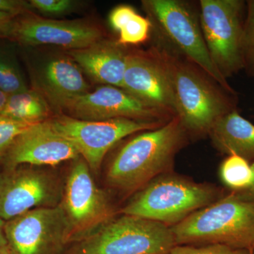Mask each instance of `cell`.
Instances as JSON below:
<instances>
[{"mask_svg": "<svg viewBox=\"0 0 254 254\" xmlns=\"http://www.w3.org/2000/svg\"><path fill=\"white\" fill-rule=\"evenodd\" d=\"M190 139L177 116L155 129L139 132L112 159L105 173L107 185L131 196L155 177L174 171L176 155Z\"/></svg>", "mask_w": 254, "mask_h": 254, "instance_id": "obj_1", "label": "cell"}, {"mask_svg": "<svg viewBox=\"0 0 254 254\" xmlns=\"http://www.w3.org/2000/svg\"><path fill=\"white\" fill-rule=\"evenodd\" d=\"M155 46L168 68L176 116L190 139L208 136L218 118L237 110V94L226 91L203 69L160 41Z\"/></svg>", "mask_w": 254, "mask_h": 254, "instance_id": "obj_2", "label": "cell"}, {"mask_svg": "<svg viewBox=\"0 0 254 254\" xmlns=\"http://www.w3.org/2000/svg\"><path fill=\"white\" fill-rule=\"evenodd\" d=\"M227 191L213 184L196 182L170 172L155 177L135 192L120 212L172 227L217 201Z\"/></svg>", "mask_w": 254, "mask_h": 254, "instance_id": "obj_3", "label": "cell"}, {"mask_svg": "<svg viewBox=\"0 0 254 254\" xmlns=\"http://www.w3.org/2000/svg\"><path fill=\"white\" fill-rule=\"evenodd\" d=\"M171 230L176 245H223L253 250L254 200L228 190Z\"/></svg>", "mask_w": 254, "mask_h": 254, "instance_id": "obj_4", "label": "cell"}, {"mask_svg": "<svg viewBox=\"0 0 254 254\" xmlns=\"http://www.w3.org/2000/svg\"><path fill=\"white\" fill-rule=\"evenodd\" d=\"M142 5L158 33V41L203 69L226 91L237 94L210 58L198 9L183 0H143Z\"/></svg>", "mask_w": 254, "mask_h": 254, "instance_id": "obj_5", "label": "cell"}, {"mask_svg": "<svg viewBox=\"0 0 254 254\" xmlns=\"http://www.w3.org/2000/svg\"><path fill=\"white\" fill-rule=\"evenodd\" d=\"M175 246L171 227L121 214L70 245L64 254H169Z\"/></svg>", "mask_w": 254, "mask_h": 254, "instance_id": "obj_6", "label": "cell"}, {"mask_svg": "<svg viewBox=\"0 0 254 254\" xmlns=\"http://www.w3.org/2000/svg\"><path fill=\"white\" fill-rule=\"evenodd\" d=\"M200 27L210 58L225 79L243 70L242 42L247 1L200 0Z\"/></svg>", "mask_w": 254, "mask_h": 254, "instance_id": "obj_7", "label": "cell"}, {"mask_svg": "<svg viewBox=\"0 0 254 254\" xmlns=\"http://www.w3.org/2000/svg\"><path fill=\"white\" fill-rule=\"evenodd\" d=\"M73 162L60 204L69 225L71 245L89 236L116 215L109 195L95 184L86 161L80 157Z\"/></svg>", "mask_w": 254, "mask_h": 254, "instance_id": "obj_8", "label": "cell"}, {"mask_svg": "<svg viewBox=\"0 0 254 254\" xmlns=\"http://www.w3.org/2000/svg\"><path fill=\"white\" fill-rule=\"evenodd\" d=\"M55 131L71 142L91 170H99L108 152L124 138L155 129L166 123L114 119L86 121L61 115L48 120ZM168 123V122H167Z\"/></svg>", "mask_w": 254, "mask_h": 254, "instance_id": "obj_9", "label": "cell"}, {"mask_svg": "<svg viewBox=\"0 0 254 254\" xmlns=\"http://www.w3.org/2000/svg\"><path fill=\"white\" fill-rule=\"evenodd\" d=\"M64 182L42 167L22 165L0 172V218L7 221L29 210L59 205Z\"/></svg>", "mask_w": 254, "mask_h": 254, "instance_id": "obj_10", "label": "cell"}, {"mask_svg": "<svg viewBox=\"0 0 254 254\" xmlns=\"http://www.w3.org/2000/svg\"><path fill=\"white\" fill-rule=\"evenodd\" d=\"M14 254H64L71 245L67 220L60 205L29 210L5 222Z\"/></svg>", "mask_w": 254, "mask_h": 254, "instance_id": "obj_11", "label": "cell"}, {"mask_svg": "<svg viewBox=\"0 0 254 254\" xmlns=\"http://www.w3.org/2000/svg\"><path fill=\"white\" fill-rule=\"evenodd\" d=\"M123 88L145 104L176 116L168 68L156 46L128 52Z\"/></svg>", "mask_w": 254, "mask_h": 254, "instance_id": "obj_12", "label": "cell"}, {"mask_svg": "<svg viewBox=\"0 0 254 254\" xmlns=\"http://www.w3.org/2000/svg\"><path fill=\"white\" fill-rule=\"evenodd\" d=\"M25 14L15 18L9 40L24 46L51 45L80 50L101 41V30L81 20L58 21Z\"/></svg>", "mask_w": 254, "mask_h": 254, "instance_id": "obj_13", "label": "cell"}, {"mask_svg": "<svg viewBox=\"0 0 254 254\" xmlns=\"http://www.w3.org/2000/svg\"><path fill=\"white\" fill-rule=\"evenodd\" d=\"M66 111L68 116L86 121L125 118L167 123L173 118L165 112L145 104L123 88L106 85L81 95Z\"/></svg>", "mask_w": 254, "mask_h": 254, "instance_id": "obj_14", "label": "cell"}, {"mask_svg": "<svg viewBox=\"0 0 254 254\" xmlns=\"http://www.w3.org/2000/svg\"><path fill=\"white\" fill-rule=\"evenodd\" d=\"M77 149L55 131L49 121L36 124L15 140L4 157L3 169L19 165L56 166L64 162L80 158Z\"/></svg>", "mask_w": 254, "mask_h": 254, "instance_id": "obj_15", "label": "cell"}, {"mask_svg": "<svg viewBox=\"0 0 254 254\" xmlns=\"http://www.w3.org/2000/svg\"><path fill=\"white\" fill-rule=\"evenodd\" d=\"M68 55L93 81L123 88L128 52L117 42L101 40L83 49L69 50Z\"/></svg>", "mask_w": 254, "mask_h": 254, "instance_id": "obj_16", "label": "cell"}, {"mask_svg": "<svg viewBox=\"0 0 254 254\" xmlns=\"http://www.w3.org/2000/svg\"><path fill=\"white\" fill-rule=\"evenodd\" d=\"M82 70L71 58L50 60L42 68L39 85L45 97L57 109L65 110L74 100L89 92Z\"/></svg>", "mask_w": 254, "mask_h": 254, "instance_id": "obj_17", "label": "cell"}, {"mask_svg": "<svg viewBox=\"0 0 254 254\" xmlns=\"http://www.w3.org/2000/svg\"><path fill=\"white\" fill-rule=\"evenodd\" d=\"M208 136L222 154L238 155L254 163V125L243 118L237 110L218 118Z\"/></svg>", "mask_w": 254, "mask_h": 254, "instance_id": "obj_18", "label": "cell"}, {"mask_svg": "<svg viewBox=\"0 0 254 254\" xmlns=\"http://www.w3.org/2000/svg\"><path fill=\"white\" fill-rule=\"evenodd\" d=\"M110 26L119 33L117 43L122 46L143 43L149 36L152 26L148 18L127 5L117 6L110 13Z\"/></svg>", "mask_w": 254, "mask_h": 254, "instance_id": "obj_19", "label": "cell"}, {"mask_svg": "<svg viewBox=\"0 0 254 254\" xmlns=\"http://www.w3.org/2000/svg\"><path fill=\"white\" fill-rule=\"evenodd\" d=\"M50 107L44 96L35 90H26L9 95L2 116L31 124L47 121Z\"/></svg>", "mask_w": 254, "mask_h": 254, "instance_id": "obj_20", "label": "cell"}, {"mask_svg": "<svg viewBox=\"0 0 254 254\" xmlns=\"http://www.w3.org/2000/svg\"><path fill=\"white\" fill-rule=\"evenodd\" d=\"M219 175L229 191L241 193L253 185L252 163L238 155H228L220 164Z\"/></svg>", "mask_w": 254, "mask_h": 254, "instance_id": "obj_21", "label": "cell"}, {"mask_svg": "<svg viewBox=\"0 0 254 254\" xmlns=\"http://www.w3.org/2000/svg\"><path fill=\"white\" fill-rule=\"evenodd\" d=\"M28 89L14 56L0 48V90L11 95Z\"/></svg>", "mask_w": 254, "mask_h": 254, "instance_id": "obj_22", "label": "cell"}, {"mask_svg": "<svg viewBox=\"0 0 254 254\" xmlns=\"http://www.w3.org/2000/svg\"><path fill=\"white\" fill-rule=\"evenodd\" d=\"M243 70L254 77V0L247 1V9L242 42Z\"/></svg>", "mask_w": 254, "mask_h": 254, "instance_id": "obj_23", "label": "cell"}, {"mask_svg": "<svg viewBox=\"0 0 254 254\" xmlns=\"http://www.w3.org/2000/svg\"><path fill=\"white\" fill-rule=\"evenodd\" d=\"M36 124L23 123L0 115V164L16 138Z\"/></svg>", "mask_w": 254, "mask_h": 254, "instance_id": "obj_24", "label": "cell"}, {"mask_svg": "<svg viewBox=\"0 0 254 254\" xmlns=\"http://www.w3.org/2000/svg\"><path fill=\"white\" fill-rule=\"evenodd\" d=\"M169 254H254L253 250L223 245H176Z\"/></svg>", "mask_w": 254, "mask_h": 254, "instance_id": "obj_25", "label": "cell"}, {"mask_svg": "<svg viewBox=\"0 0 254 254\" xmlns=\"http://www.w3.org/2000/svg\"><path fill=\"white\" fill-rule=\"evenodd\" d=\"M29 2L33 9L50 16L67 14L73 11L76 5V1L71 0H31Z\"/></svg>", "mask_w": 254, "mask_h": 254, "instance_id": "obj_26", "label": "cell"}, {"mask_svg": "<svg viewBox=\"0 0 254 254\" xmlns=\"http://www.w3.org/2000/svg\"><path fill=\"white\" fill-rule=\"evenodd\" d=\"M33 9L29 1L22 0H0V11L15 17L30 14Z\"/></svg>", "mask_w": 254, "mask_h": 254, "instance_id": "obj_27", "label": "cell"}, {"mask_svg": "<svg viewBox=\"0 0 254 254\" xmlns=\"http://www.w3.org/2000/svg\"><path fill=\"white\" fill-rule=\"evenodd\" d=\"M16 18L13 15L0 11V39H9L10 31Z\"/></svg>", "mask_w": 254, "mask_h": 254, "instance_id": "obj_28", "label": "cell"}, {"mask_svg": "<svg viewBox=\"0 0 254 254\" xmlns=\"http://www.w3.org/2000/svg\"><path fill=\"white\" fill-rule=\"evenodd\" d=\"M252 169H253L254 175V163L252 164ZM239 195H240L242 198H246V199L254 200V180L253 185L250 187L249 190H245V191L241 192V193H236Z\"/></svg>", "mask_w": 254, "mask_h": 254, "instance_id": "obj_29", "label": "cell"}, {"mask_svg": "<svg viewBox=\"0 0 254 254\" xmlns=\"http://www.w3.org/2000/svg\"><path fill=\"white\" fill-rule=\"evenodd\" d=\"M5 222H6L5 220L0 218V246L7 243L4 234Z\"/></svg>", "mask_w": 254, "mask_h": 254, "instance_id": "obj_30", "label": "cell"}, {"mask_svg": "<svg viewBox=\"0 0 254 254\" xmlns=\"http://www.w3.org/2000/svg\"><path fill=\"white\" fill-rule=\"evenodd\" d=\"M8 97L9 95H6L4 92L0 90V115L4 110L5 106H6V102H7Z\"/></svg>", "mask_w": 254, "mask_h": 254, "instance_id": "obj_31", "label": "cell"}, {"mask_svg": "<svg viewBox=\"0 0 254 254\" xmlns=\"http://www.w3.org/2000/svg\"><path fill=\"white\" fill-rule=\"evenodd\" d=\"M0 254H14L13 253L12 251H11V249L9 246H8L7 243L5 244V245H3L0 246Z\"/></svg>", "mask_w": 254, "mask_h": 254, "instance_id": "obj_32", "label": "cell"}, {"mask_svg": "<svg viewBox=\"0 0 254 254\" xmlns=\"http://www.w3.org/2000/svg\"><path fill=\"white\" fill-rule=\"evenodd\" d=\"M253 251H254V246Z\"/></svg>", "mask_w": 254, "mask_h": 254, "instance_id": "obj_33", "label": "cell"}]
</instances>
